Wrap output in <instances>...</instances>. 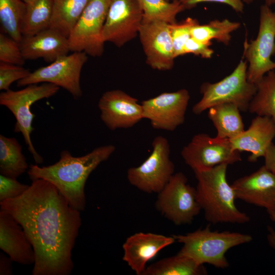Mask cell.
<instances>
[{"mask_svg":"<svg viewBox=\"0 0 275 275\" xmlns=\"http://www.w3.org/2000/svg\"><path fill=\"white\" fill-rule=\"evenodd\" d=\"M0 205L19 223L33 246V275L71 273L80 211L72 208L54 185L43 179L33 180L22 195Z\"/></svg>","mask_w":275,"mask_h":275,"instance_id":"cell-1","label":"cell"},{"mask_svg":"<svg viewBox=\"0 0 275 275\" xmlns=\"http://www.w3.org/2000/svg\"><path fill=\"white\" fill-rule=\"evenodd\" d=\"M115 150L113 145L101 146L80 157H74L64 150L61 152L59 161L53 164H31L28 174L32 181L43 179L52 183L72 208L83 211L86 204L85 187L89 176Z\"/></svg>","mask_w":275,"mask_h":275,"instance_id":"cell-2","label":"cell"},{"mask_svg":"<svg viewBox=\"0 0 275 275\" xmlns=\"http://www.w3.org/2000/svg\"><path fill=\"white\" fill-rule=\"evenodd\" d=\"M228 166L223 163L193 171L197 180L196 189L198 202L206 220L212 224H242L250 220L249 216L236 206L234 190L227 180Z\"/></svg>","mask_w":275,"mask_h":275,"instance_id":"cell-3","label":"cell"},{"mask_svg":"<svg viewBox=\"0 0 275 275\" xmlns=\"http://www.w3.org/2000/svg\"><path fill=\"white\" fill-rule=\"evenodd\" d=\"M173 236L176 241L182 244L178 253L200 265L207 263L221 269L229 266L225 255L229 250L253 239L251 235L246 234L212 231L209 226L185 234Z\"/></svg>","mask_w":275,"mask_h":275,"instance_id":"cell-4","label":"cell"},{"mask_svg":"<svg viewBox=\"0 0 275 275\" xmlns=\"http://www.w3.org/2000/svg\"><path fill=\"white\" fill-rule=\"evenodd\" d=\"M248 63L241 60L233 72L218 82H205L200 87L201 99L192 108L193 113L200 115L212 106L223 103L237 106L240 111H248L256 91V84L247 76Z\"/></svg>","mask_w":275,"mask_h":275,"instance_id":"cell-5","label":"cell"},{"mask_svg":"<svg viewBox=\"0 0 275 275\" xmlns=\"http://www.w3.org/2000/svg\"><path fill=\"white\" fill-rule=\"evenodd\" d=\"M59 90L60 87L56 85L44 82L29 85L18 91L10 89L0 94V104L7 107L16 119L14 131L22 134L29 151L37 164L42 163L43 158L36 151L31 138L34 129L32 122L35 117L31 107L41 99L54 96Z\"/></svg>","mask_w":275,"mask_h":275,"instance_id":"cell-6","label":"cell"},{"mask_svg":"<svg viewBox=\"0 0 275 275\" xmlns=\"http://www.w3.org/2000/svg\"><path fill=\"white\" fill-rule=\"evenodd\" d=\"M275 11L266 4L260 8L257 36L244 43L243 57L248 63V80L257 84L268 72L275 70Z\"/></svg>","mask_w":275,"mask_h":275,"instance_id":"cell-7","label":"cell"},{"mask_svg":"<svg viewBox=\"0 0 275 275\" xmlns=\"http://www.w3.org/2000/svg\"><path fill=\"white\" fill-rule=\"evenodd\" d=\"M152 151L140 166L129 168L127 178L129 183L148 194L158 193L175 174V165L170 159V146L163 136L155 137Z\"/></svg>","mask_w":275,"mask_h":275,"instance_id":"cell-8","label":"cell"},{"mask_svg":"<svg viewBox=\"0 0 275 275\" xmlns=\"http://www.w3.org/2000/svg\"><path fill=\"white\" fill-rule=\"evenodd\" d=\"M158 194L156 209L176 225L190 224L202 210L196 189L182 172L175 173Z\"/></svg>","mask_w":275,"mask_h":275,"instance_id":"cell-9","label":"cell"},{"mask_svg":"<svg viewBox=\"0 0 275 275\" xmlns=\"http://www.w3.org/2000/svg\"><path fill=\"white\" fill-rule=\"evenodd\" d=\"M111 0H90L68 38L70 51L101 56L104 50L103 31Z\"/></svg>","mask_w":275,"mask_h":275,"instance_id":"cell-10","label":"cell"},{"mask_svg":"<svg viewBox=\"0 0 275 275\" xmlns=\"http://www.w3.org/2000/svg\"><path fill=\"white\" fill-rule=\"evenodd\" d=\"M87 60L85 52H73L31 72L29 76L17 81V86L50 83L64 89L74 99H78L82 94L80 84L81 71Z\"/></svg>","mask_w":275,"mask_h":275,"instance_id":"cell-11","label":"cell"},{"mask_svg":"<svg viewBox=\"0 0 275 275\" xmlns=\"http://www.w3.org/2000/svg\"><path fill=\"white\" fill-rule=\"evenodd\" d=\"M240 152L234 151L230 140L212 138L205 133L195 134L181 151L184 162L193 171L241 160Z\"/></svg>","mask_w":275,"mask_h":275,"instance_id":"cell-12","label":"cell"},{"mask_svg":"<svg viewBox=\"0 0 275 275\" xmlns=\"http://www.w3.org/2000/svg\"><path fill=\"white\" fill-rule=\"evenodd\" d=\"M189 99L188 90L181 89L143 100L144 118L154 129L174 131L184 123Z\"/></svg>","mask_w":275,"mask_h":275,"instance_id":"cell-13","label":"cell"},{"mask_svg":"<svg viewBox=\"0 0 275 275\" xmlns=\"http://www.w3.org/2000/svg\"><path fill=\"white\" fill-rule=\"evenodd\" d=\"M143 20L138 0H111L103 31L104 41L121 47L139 35Z\"/></svg>","mask_w":275,"mask_h":275,"instance_id":"cell-14","label":"cell"},{"mask_svg":"<svg viewBox=\"0 0 275 275\" xmlns=\"http://www.w3.org/2000/svg\"><path fill=\"white\" fill-rule=\"evenodd\" d=\"M100 119L111 130L133 127L144 118L138 100L120 90L106 91L98 103Z\"/></svg>","mask_w":275,"mask_h":275,"instance_id":"cell-15","label":"cell"},{"mask_svg":"<svg viewBox=\"0 0 275 275\" xmlns=\"http://www.w3.org/2000/svg\"><path fill=\"white\" fill-rule=\"evenodd\" d=\"M169 24L162 21L143 22L139 36L152 68L159 71L173 68L175 59Z\"/></svg>","mask_w":275,"mask_h":275,"instance_id":"cell-16","label":"cell"},{"mask_svg":"<svg viewBox=\"0 0 275 275\" xmlns=\"http://www.w3.org/2000/svg\"><path fill=\"white\" fill-rule=\"evenodd\" d=\"M232 186L237 199L266 211L275 210V175L264 164L237 179Z\"/></svg>","mask_w":275,"mask_h":275,"instance_id":"cell-17","label":"cell"},{"mask_svg":"<svg viewBox=\"0 0 275 275\" xmlns=\"http://www.w3.org/2000/svg\"><path fill=\"white\" fill-rule=\"evenodd\" d=\"M175 241L173 236L136 233L129 236L123 244V260L136 274L142 275L147 262Z\"/></svg>","mask_w":275,"mask_h":275,"instance_id":"cell-18","label":"cell"},{"mask_svg":"<svg viewBox=\"0 0 275 275\" xmlns=\"http://www.w3.org/2000/svg\"><path fill=\"white\" fill-rule=\"evenodd\" d=\"M275 138V124L269 117L256 115L249 127L230 140L232 149L250 153L248 160L255 162L263 157Z\"/></svg>","mask_w":275,"mask_h":275,"instance_id":"cell-19","label":"cell"},{"mask_svg":"<svg viewBox=\"0 0 275 275\" xmlns=\"http://www.w3.org/2000/svg\"><path fill=\"white\" fill-rule=\"evenodd\" d=\"M0 248L10 258L21 265L34 264L33 246L22 227L6 211L0 210Z\"/></svg>","mask_w":275,"mask_h":275,"instance_id":"cell-20","label":"cell"},{"mask_svg":"<svg viewBox=\"0 0 275 275\" xmlns=\"http://www.w3.org/2000/svg\"><path fill=\"white\" fill-rule=\"evenodd\" d=\"M19 43L25 60L42 58L52 63L70 51L68 38L50 28L34 35L22 36Z\"/></svg>","mask_w":275,"mask_h":275,"instance_id":"cell-21","label":"cell"},{"mask_svg":"<svg viewBox=\"0 0 275 275\" xmlns=\"http://www.w3.org/2000/svg\"><path fill=\"white\" fill-rule=\"evenodd\" d=\"M208 110V117L217 131L216 138L231 140L244 130L240 110L235 105L220 104L212 106Z\"/></svg>","mask_w":275,"mask_h":275,"instance_id":"cell-22","label":"cell"},{"mask_svg":"<svg viewBox=\"0 0 275 275\" xmlns=\"http://www.w3.org/2000/svg\"><path fill=\"white\" fill-rule=\"evenodd\" d=\"M207 271L192 259L178 253L146 267L142 275H203Z\"/></svg>","mask_w":275,"mask_h":275,"instance_id":"cell-23","label":"cell"},{"mask_svg":"<svg viewBox=\"0 0 275 275\" xmlns=\"http://www.w3.org/2000/svg\"><path fill=\"white\" fill-rule=\"evenodd\" d=\"M29 168L22 147L14 138L0 135V173L17 179Z\"/></svg>","mask_w":275,"mask_h":275,"instance_id":"cell-24","label":"cell"},{"mask_svg":"<svg viewBox=\"0 0 275 275\" xmlns=\"http://www.w3.org/2000/svg\"><path fill=\"white\" fill-rule=\"evenodd\" d=\"M90 0H53L50 28L68 38Z\"/></svg>","mask_w":275,"mask_h":275,"instance_id":"cell-25","label":"cell"},{"mask_svg":"<svg viewBox=\"0 0 275 275\" xmlns=\"http://www.w3.org/2000/svg\"><path fill=\"white\" fill-rule=\"evenodd\" d=\"M256 86L257 91L248 111L269 117L275 124V70L265 74Z\"/></svg>","mask_w":275,"mask_h":275,"instance_id":"cell-26","label":"cell"},{"mask_svg":"<svg viewBox=\"0 0 275 275\" xmlns=\"http://www.w3.org/2000/svg\"><path fill=\"white\" fill-rule=\"evenodd\" d=\"M26 4L22 0H0V21L3 32L20 42Z\"/></svg>","mask_w":275,"mask_h":275,"instance_id":"cell-27","label":"cell"},{"mask_svg":"<svg viewBox=\"0 0 275 275\" xmlns=\"http://www.w3.org/2000/svg\"><path fill=\"white\" fill-rule=\"evenodd\" d=\"M53 0H33L26 4L23 36L34 35L50 28Z\"/></svg>","mask_w":275,"mask_h":275,"instance_id":"cell-28","label":"cell"},{"mask_svg":"<svg viewBox=\"0 0 275 275\" xmlns=\"http://www.w3.org/2000/svg\"><path fill=\"white\" fill-rule=\"evenodd\" d=\"M240 23L228 19H215L206 24L199 23L194 26L191 37L203 42H211L213 40L228 45L231 39V33L240 27Z\"/></svg>","mask_w":275,"mask_h":275,"instance_id":"cell-29","label":"cell"},{"mask_svg":"<svg viewBox=\"0 0 275 275\" xmlns=\"http://www.w3.org/2000/svg\"><path fill=\"white\" fill-rule=\"evenodd\" d=\"M143 12V22L162 21L167 23L177 22V15L185 10L178 1L138 0Z\"/></svg>","mask_w":275,"mask_h":275,"instance_id":"cell-30","label":"cell"},{"mask_svg":"<svg viewBox=\"0 0 275 275\" xmlns=\"http://www.w3.org/2000/svg\"><path fill=\"white\" fill-rule=\"evenodd\" d=\"M199 23L197 19L187 17L181 22L169 24L175 58L184 55V47L191 38V30Z\"/></svg>","mask_w":275,"mask_h":275,"instance_id":"cell-31","label":"cell"},{"mask_svg":"<svg viewBox=\"0 0 275 275\" xmlns=\"http://www.w3.org/2000/svg\"><path fill=\"white\" fill-rule=\"evenodd\" d=\"M25 60L22 54L20 43L7 34H0V61L22 66Z\"/></svg>","mask_w":275,"mask_h":275,"instance_id":"cell-32","label":"cell"},{"mask_svg":"<svg viewBox=\"0 0 275 275\" xmlns=\"http://www.w3.org/2000/svg\"><path fill=\"white\" fill-rule=\"evenodd\" d=\"M31 72L22 66L0 62V90L7 91L14 81L23 79Z\"/></svg>","mask_w":275,"mask_h":275,"instance_id":"cell-33","label":"cell"},{"mask_svg":"<svg viewBox=\"0 0 275 275\" xmlns=\"http://www.w3.org/2000/svg\"><path fill=\"white\" fill-rule=\"evenodd\" d=\"M30 185L21 183L17 179L0 175V202L14 199L22 195Z\"/></svg>","mask_w":275,"mask_h":275,"instance_id":"cell-34","label":"cell"},{"mask_svg":"<svg viewBox=\"0 0 275 275\" xmlns=\"http://www.w3.org/2000/svg\"><path fill=\"white\" fill-rule=\"evenodd\" d=\"M211 44L212 42H203L191 37L185 44L184 54L193 53L202 58L210 59L214 53V50L210 47Z\"/></svg>","mask_w":275,"mask_h":275,"instance_id":"cell-35","label":"cell"},{"mask_svg":"<svg viewBox=\"0 0 275 275\" xmlns=\"http://www.w3.org/2000/svg\"><path fill=\"white\" fill-rule=\"evenodd\" d=\"M185 9H190L201 3H218L227 5L235 11L241 13L243 11L244 4L242 0H177Z\"/></svg>","mask_w":275,"mask_h":275,"instance_id":"cell-36","label":"cell"},{"mask_svg":"<svg viewBox=\"0 0 275 275\" xmlns=\"http://www.w3.org/2000/svg\"><path fill=\"white\" fill-rule=\"evenodd\" d=\"M263 158L264 165L275 175V145L273 143L268 148Z\"/></svg>","mask_w":275,"mask_h":275,"instance_id":"cell-37","label":"cell"},{"mask_svg":"<svg viewBox=\"0 0 275 275\" xmlns=\"http://www.w3.org/2000/svg\"><path fill=\"white\" fill-rule=\"evenodd\" d=\"M12 262L9 256L7 257L3 253H0V274L11 275L13 274Z\"/></svg>","mask_w":275,"mask_h":275,"instance_id":"cell-38","label":"cell"},{"mask_svg":"<svg viewBox=\"0 0 275 275\" xmlns=\"http://www.w3.org/2000/svg\"><path fill=\"white\" fill-rule=\"evenodd\" d=\"M271 220L275 223V210L267 211ZM267 239L269 245L275 250V231L270 227H267Z\"/></svg>","mask_w":275,"mask_h":275,"instance_id":"cell-39","label":"cell"},{"mask_svg":"<svg viewBox=\"0 0 275 275\" xmlns=\"http://www.w3.org/2000/svg\"><path fill=\"white\" fill-rule=\"evenodd\" d=\"M265 4L269 6H275V0H264Z\"/></svg>","mask_w":275,"mask_h":275,"instance_id":"cell-40","label":"cell"},{"mask_svg":"<svg viewBox=\"0 0 275 275\" xmlns=\"http://www.w3.org/2000/svg\"><path fill=\"white\" fill-rule=\"evenodd\" d=\"M242 2L243 3H250L253 2L255 1H258V0H242ZM261 1H264V0H261Z\"/></svg>","mask_w":275,"mask_h":275,"instance_id":"cell-41","label":"cell"},{"mask_svg":"<svg viewBox=\"0 0 275 275\" xmlns=\"http://www.w3.org/2000/svg\"><path fill=\"white\" fill-rule=\"evenodd\" d=\"M25 3L28 4L33 0H22Z\"/></svg>","mask_w":275,"mask_h":275,"instance_id":"cell-42","label":"cell"},{"mask_svg":"<svg viewBox=\"0 0 275 275\" xmlns=\"http://www.w3.org/2000/svg\"><path fill=\"white\" fill-rule=\"evenodd\" d=\"M167 1H168V2H172V1H177V0H166Z\"/></svg>","mask_w":275,"mask_h":275,"instance_id":"cell-43","label":"cell"}]
</instances>
